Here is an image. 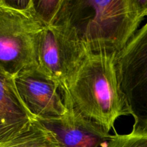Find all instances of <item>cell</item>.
I'll list each match as a JSON object with an SVG mask.
<instances>
[{"label": "cell", "instance_id": "6da1fadb", "mask_svg": "<svg viewBox=\"0 0 147 147\" xmlns=\"http://www.w3.org/2000/svg\"><path fill=\"white\" fill-rule=\"evenodd\" d=\"M146 17L147 0H63L56 22L73 27L88 53L118 54Z\"/></svg>", "mask_w": 147, "mask_h": 147}, {"label": "cell", "instance_id": "7a4b0ae2", "mask_svg": "<svg viewBox=\"0 0 147 147\" xmlns=\"http://www.w3.org/2000/svg\"><path fill=\"white\" fill-rule=\"evenodd\" d=\"M63 89L66 103L108 133L119 118L130 116L114 53L88 54Z\"/></svg>", "mask_w": 147, "mask_h": 147}, {"label": "cell", "instance_id": "3957f363", "mask_svg": "<svg viewBox=\"0 0 147 147\" xmlns=\"http://www.w3.org/2000/svg\"><path fill=\"white\" fill-rule=\"evenodd\" d=\"M45 24L32 4L16 8L0 0V67L16 77L38 66V47Z\"/></svg>", "mask_w": 147, "mask_h": 147}, {"label": "cell", "instance_id": "277c9868", "mask_svg": "<svg viewBox=\"0 0 147 147\" xmlns=\"http://www.w3.org/2000/svg\"><path fill=\"white\" fill-rule=\"evenodd\" d=\"M116 68L134 126L147 127V22L116 54Z\"/></svg>", "mask_w": 147, "mask_h": 147}, {"label": "cell", "instance_id": "5b68a950", "mask_svg": "<svg viewBox=\"0 0 147 147\" xmlns=\"http://www.w3.org/2000/svg\"><path fill=\"white\" fill-rule=\"evenodd\" d=\"M88 54L69 24L59 22L45 27L39 42L38 66L63 88Z\"/></svg>", "mask_w": 147, "mask_h": 147}, {"label": "cell", "instance_id": "8992f818", "mask_svg": "<svg viewBox=\"0 0 147 147\" xmlns=\"http://www.w3.org/2000/svg\"><path fill=\"white\" fill-rule=\"evenodd\" d=\"M14 78L22 100L36 119H55L67 113L64 90L39 66Z\"/></svg>", "mask_w": 147, "mask_h": 147}, {"label": "cell", "instance_id": "52a82bcc", "mask_svg": "<svg viewBox=\"0 0 147 147\" xmlns=\"http://www.w3.org/2000/svg\"><path fill=\"white\" fill-rule=\"evenodd\" d=\"M65 105L67 111L61 117L36 119L51 133L59 147H103L111 138L112 134Z\"/></svg>", "mask_w": 147, "mask_h": 147}, {"label": "cell", "instance_id": "ba28073f", "mask_svg": "<svg viewBox=\"0 0 147 147\" xmlns=\"http://www.w3.org/2000/svg\"><path fill=\"white\" fill-rule=\"evenodd\" d=\"M35 121L20 97L14 77L0 67V146L29 130Z\"/></svg>", "mask_w": 147, "mask_h": 147}, {"label": "cell", "instance_id": "9c48e42d", "mask_svg": "<svg viewBox=\"0 0 147 147\" xmlns=\"http://www.w3.org/2000/svg\"><path fill=\"white\" fill-rule=\"evenodd\" d=\"M0 147H59L46 128L36 120L29 130Z\"/></svg>", "mask_w": 147, "mask_h": 147}, {"label": "cell", "instance_id": "30bf717a", "mask_svg": "<svg viewBox=\"0 0 147 147\" xmlns=\"http://www.w3.org/2000/svg\"><path fill=\"white\" fill-rule=\"evenodd\" d=\"M103 147H147V127L133 126L129 134L115 133Z\"/></svg>", "mask_w": 147, "mask_h": 147}, {"label": "cell", "instance_id": "8fae6325", "mask_svg": "<svg viewBox=\"0 0 147 147\" xmlns=\"http://www.w3.org/2000/svg\"><path fill=\"white\" fill-rule=\"evenodd\" d=\"M63 0H32L36 13L45 25H50L57 21Z\"/></svg>", "mask_w": 147, "mask_h": 147}]
</instances>
